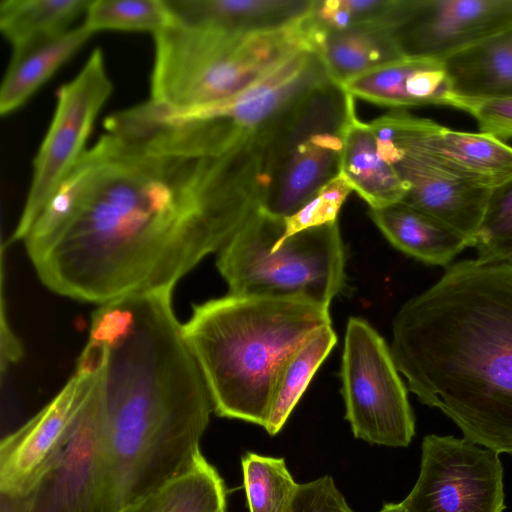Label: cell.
<instances>
[{
  "label": "cell",
  "instance_id": "cell-1",
  "mask_svg": "<svg viewBox=\"0 0 512 512\" xmlns=\"http://www.w3.org/2000/svg\"><path fill=\"white\" fill-rule=\"evenodd\" d=\"M259 158L254 141L189 155L105 131L11 239L63 297L100 306L174 290L261 208Z\"/></svg>",
  "mask_w": 512,
  "mask_h": 512
},
{
  "label": "cell",
  "instance_id": "cell-2",
  "mask_svg": "<svg viewBox=\"0 0 512 512\" xmlns=\"http://www.w3.org/2000/svg\"><path fill=\"white\" fill-rule=\"evenodd\" d=\"M171 290L125 296L92 313L84 351L99 393L105 512H119L190 470L214 412Z\"/></svg>",
  "mask_w": 512,
  "mask_h": 512
},
{
  "label": "cell",
  "instance_id": "cell-3",
  "mask_svg": "<svg viewBox=\"0 0 512 512\" xmlns=\"http://www.w3.org/2000/svg\"><path fill=\"white\" fill-rule=\"evenodd\" d=\"M395 365L463 438L512 456V263L448 266L392 323Z\"/></svg>",
  "mask_w": 512,
  "mask_h": 512
},
{
  "label": "cell",
  "instance_id": "cell-4",
  "mask_svg": "<svg viewBox=\"0 0 512 512\" xmlns=\"http://www.w3.org/2000/svg\"><path fill=\"white\" fill-rule=\"evenodd\" d=\"M329 307L303 297L227 294L193 305L183 334L219 417L266 425L282 369Z\"/></svg>",
  "mask_w": 512,
  "mask_h": 512
},
{
  "label": "cell",
  "instance_id": "cell-5",
  "mask_svg": "<svg viewBox=\"0 0 512 512\" xmlns=\"http://www.w3.org/2000/svg\"><path fill=\"white\" fill-rule=\"evenodd\" d=\"M153 37L150 99L179 110L228 99L296 53L312 50L300 17L247 34L171 23Z\"/></svg>",
  "mask_w": 512,
  "mask_h": 512
},
{
  "label": "cell",
  "instance_id": "cell-6",
  "mask_svg": "<svg viewBox=\"0 0 512 512\" xmlns=\"http://www.w3.org/2000/svg\"><path fill=\"white\" fill-rule=\"evenodd\" d=\"M284 232V218L260 208L218 252L228 294L303 297L330 306L346 286L338 221L285 238Z\"/></svg>",
  "mask_w": 512,
  "mask_h": 512
},
{
  "label": "cell",
  "instance_id": "cell-7",
  "mask_svg": "<svg viewBox=\"0 0 512 512\" xmlns=\"http://www.w3.org/2000/svg\"><path fill=\"white\" fill-rule=\"evenodd\" d=\"M354 97L330 79L293 104L258 137L261 209L286 218L339 175Z\"/></svg>",
  "mask_w": 512,
  "mask_h": 512
},
{
  "label": "cell",
  "instance_id": "cell-8",
  "mask_svg": "<svg viewBox=\"0 0 512 512\" xmlns=\"http://www.w3.org/2000/svg\"><path fill=\"white\" fill-rule=\"evenodd\" d=\"M340 376L345 419L354 437L393 448L409 446L415 416L408 389L390 346L363 318L347 322Z\"/></svg>",
  "mask_w": 512,
  "mask_h": 512
},
{
  "label": "cell",
  "instance_id": "cell-9",
  "mask_svg": "<svg viewBox=\"0 0 512 512\" xmlns=\"http://www.w3.org/2000/svg\"><path fill=\"white\" fill-rule=\"evenodd\" d=\"M369 126L380 156L390 165L408 157L488 188L512 174V146L492 135L452 130L402 109Z\"/></svg>",
  "mask_w": 512,
  "mask_h": 512
},
{
  "label": "cell",
  "instance_id": "cell-10",
  "mask_svg": "<svg viewBox=\"0 0 512 512\" xmlns=\"http://www.w3.org/2000/svg\"><path fill=\"white\" fill-rule=\"evenodd\" d=\"M499 455L465 438L428 434L416 483L400 503L406 512H504Z\"/></svg>",
  "mask_w": 512,
  "mask_h": 512
},
{
  "label": "cell",
  "instance_id": "cell-11",
  "mask_svg": "<svg viewBox=\"0 0 512 512\" xmlns=\"http://www.w3.org/2000/svg\"><path fill=\"white\" fill-rule=\"evenodd\" d=\"M112 90L103 53L94 49L79 73L57 91L56 109L34 158L30 188L15 230L34 220L78 164Z\"/></svg>",
  "mask_w": 512,
  "mask_h": 512
},
{
  "label": "cell",
  "instance_id": "cell-12",
  "mask_svg": "<svg viewBox=\"0 0 512 512\" xmlns=\"http://www.w3.org/2000/svg\"><path fill=\"white\" fill-rule=\"evenodd\" d=\"M92 376L81 352L76 368L60 391L0 444V493L25 496L55 465L73 436Z\"/></svg>",
  "mask_w": 512,
  "mask_h": 512
},
{
  "label": "cell",
  "instance_id": "cell-13",
  "mask_svg": "<svg viewBox=\"0 0 512 512\" xmlns=\"http://www.w3.org/2000/svg\"><path fill=\"white\" fill-rule=\"evenodd\" d=\"M512 25V0H402L394 35L404 56L443 61Z\"/></svg>",
  "mask_w": 512,
  "mask_h": 512
},
{
  "label": "cell",
  "instance_id": "cell-14",
  "mask_svg": "<svg viewBox=\"0 0 512 512\" xmlns=\"http://www.w3.org/2000/svg\"><path fill=\"white\" fill-rule=\"evenodd\" d=\"M330 79L321 56L303 50L228 99L193 109L168 107V111L182 118H218L252 139L265 134L293 104Z\"/></svg>",
  "mask_w": 512,
  "mask_h": 512
},
{
  "label": "cell",
  "instance_id": "cell-15",
  "mask_svg": "<svg viewBox=\"0 0 512 512\" xmlns=\"http://www.w3.org/2000/svg\"><path fill=\"white\" fill-rule=\"evenodd\" d=\"M94 369L77 428L55 465L24 496V512H105Z\"/></svg>",
  "mask_w": 512,
  "mask_h": 512
},
{
  "label": "cell",
  "instance_id": "cell-16",
  "mask_svg": "<svg viewBox=\"0 0 512 512\" xmlns=\"http://www.w3.org/2000/svg\"><path fill=\"white\" fill-rule=\"evenodd\" d=\"M392 166L407 187L402 202L447 225L474 247L491 188L408 157Z\"/></svg>",
  "mask_w": 512,
  "mask_h": 512
},
{
  "label": "cell",
  "instance_id": "cell-17",
  "mask_svg": "<svg viewBox=\"0 0 512 512\" xmlns=\"http://www.w3.org/2000/svg\"><path fill=\"white\" fill-rule=\"evenodd\" d=\"M354 98L402 109L421 105L450 106L451 86L442 61L402 57L342 84Z\"/></svg>",
  "mask_w": 512,
  "mask_h": 512
},
{
  "label": "cell",
  "instance_id": "cell-18",
  "mask_svg": "<svg viewBox=\"0 0 512 512\" xmlns=\"http://www.w3.org/2000/svg\"><path fill=\"white\" fill-rule=\"evenodd\" d=\"M312 0H165L172 23L247 34L283 27Z\"/></svg>",
  "mask_w": 512,
  "mask_h": 512
},
{
  "label": "cell",
  "instance_id": "cell-19",
  "mask_svg": "<svg viewBox=\"0 0 512 512\" xmlns=\"http://www.w3.org/2000/svg\"><path fill=\"white\" fill-rule=\"evenodd\" d=\"M442 63L453 100L512 98V25Z\"/></svg>",
  "mask_w": 512,
  "mask_h": 512
},
{
  "label": "cell",
  "instance_id": "cell-20",
  "mask_svg": "<svg viewBox=\"0 0 512 512\" xmlns=\"http://www.w3.org/2000/svg\"><path fill=\"white\" fill-rule=\"evenodd\" d=\"M368 215L395 248L429 265L447 266L471 247L462 235L402 201L369 208Z\"/></svg>",
  "mask_w": 512,
  "mask_h": 512
},
{
  "label": "cell",
  "instance_id": "cell-21",
  "mask_svg": "<svg viewBox=\"0 0 512 512\" xmlns=\"http://www.w3.org/2000/svg\"><path fill=\"white\" fill-rule=\"evenodd\" d=\"M83 23L63 34L13 50L0 87V113L21 107L93 35Z\"/></svg>",
  "mask_w": 512,
  "mask_h": 512
},
{
  "label": "cell",
  "instance_id": "cell-22",
  "mask_svg": "<svg viewBox=\"0 0 512 512\" xmlns=\"http://www.w3.org/2000/svg\"><path fill=\"white\" fill-rule=\"evenodd\" d=\"M339 174L369 208L398 203L407 193L395 168L380 156L369 123L357 117L346 131Z\"/></svg>",
  "mask_w": 512,
  "mask_h": 512
},
{
  "label": "cell",
  "instance_id": "cell-23",
  "mask_svg": "<svg viewBox=\"0 0 512 512\" xmlns=\"http://www.w3.org/2000/svg\"><path fill=\"white\" fill-rule=\"evenodd\" d=\"M330 77L340 85L363 73L405 57L392 25H370L329 33L315 46Z\"/></svg>",
  "mask_w": 512,
  "mask_h": 512
},
{
  "label": "cell",
  "instance_id": "cell-24",
  "mask_svg": "<svg viewBox=\"0 0 512 512\" xmlns=\"http://www.w3.org/2000/svg\"><path fill=\"white\" fill-rule=\"evenodd\" d=\"M226 497L223 478L202 456L190 470L119 512H226Z\"/></svg>",
  "mask_w": 512,
  "mask_h": 512
},
{
  "label": "cell",
  "instance_id": "cell-25",
  "mask_svg": "<svg viewBox=\"0 0 512 512\" xmlns=\"http://www.w3.org/2000/svg\"><path fill=\"white\" fill-rule=\"evenodd\" d=\"M91 0H3L0 3V29L18 50L63 34Z\"/></svg>",
  "mask_w": 512,
  "mask_h": 512
},
{
  "label": "cell",
  "instance_id": "cell-26",
  "mask_svg": "<svg viewBox=\"0 0 512 512\" xmlns=\"http://www.w3.org/2000/svg\"><path fill=\"white\" fill-rule=\"evenodd\" d=\"M336 342L337 336L332 324L323 326L288 359L278 378L269 416L264 426L269 435L274 436L283 428Z\"/></svg>",
  "mask_w": 512,
  "mask_h": 512
},
{
  "label": "cell",
  "instance_id": "cell-27",
  "mask_svg": "<svg viewBox=\"0 0 512 512\" xmlns=\"http://www.w3.org/2000/svg\"><path fill=\"white\" fill-rule=\"evenodd\" d=\"M402 0H312L302 16L313 49L326 34L355 27L392 25Z\"/></svg>",
  "mask_w": 512,
  "mask_h": 512
},
{
  "label": "cell",
  "instance_id": "cell-28",
  "mask_svg": "<svg viewBox=\"0 0 512 512\" xmlns=\"http://www.w3.org/2000/svg\"><path fill=\"white\" fill-rule=\"evenodd\" d=\"M241 465L249 512H289L299 484L284 458L247 452Z\"/></svg>",
  "mask_w": 512,
  "mask_h": 512
},
{
  "label": "cell",
  "instance_id": "cell-29",
  "mask_svg": "<svg viewBox=\"0 0 512 512\" xmlns=\"http://www.w3.org/2000/svg\"><path fill=\"white\" fill-rule=\"evenodd\" d=\"M83 24L102 30L142 31L152 35L171 24L165 0H91Z\"/></svg>",
  "mask_w": 512,
  "mask_h": 512
},
{
  "label": "cell",
  "instance_id": "cell-30",
  "mask_svg": "<svg viewBox=\"0 0 512 512\" xmlns=\"http://www.w3.org/2000/svg\"><path fill=\"white\" fill-rule=\"evenodd\" d=\"M474 248L481 263H512V174L490 189Z\"/></svg>",
  "mask_w": 512,
  "mask_h": 512
},
{
  "label": "cell",
  "instance_id": "cell-31",
  "mask_svg": "<svg viewBox=\"0 0 512 512\" xmlns=\"http://www.w3.org/2000/svg\"><path fill=\"white\" fill-rule=\"evenodd\" d=\"M352 189L339 174L321 186L294 214L284 218L283 238L300 231L337 222L338 214Z\"/></svg>",
  "mask_w": 512,
  "mask_h": 512
},
{
  "label": "cell",
  "instance_id": "cell-32",
  "mask_svg": "<svg viewBox=\"0 0 512 512\" xmlns=\"http://www.w3.org/2000/svg\"><path fill=\"white\" fill-rule=\"evenodd\" d=\"M451 107L463 110L473 116L482 133L501 140L512 137V98L492 100L454 99Z\"/></svg>",
  "mask_w": 512,
  "mask_h": 512
},
{
  "label": "cell",
  "instance_id": "cell-33",
  "mask_svg": "<svg viewBox=\"0 0 512 512\" xmlns=\"http://www.w3.org/2000/svg\"><path fill=\"white\" fill-rule=\"evenodd\" d=\"M289 512H354L329 475L299 484Z\"/></svg>",
  "mask_w": 512,
  "mask_h": 512
},
{
  "label": "cell",
  "instance_id": "cell-34",
  "mask_svg": "<svg viewBox=\"0 0 512 512\" xmlns=\"http://www.w3.org/2000/svg\"><path fill=\"white\" fill-rule=\"evenodd\" d=\"M23 356L20 340L9 325L5 314L4 297L1 296L0 313V369L1 375L14 366Z\"/></svg>",
  "mask_w": 512,
  "mask_h": 512
},
{
  "label": "cell",
  "instance_id": "cell-35",
  "mask_svg": "<svg viewBox=\"0 0 512 512\" xmlns=\"http://www.w3.org/2000/svg\"><path fill=\"white\" fill-rule=\"evenodd\" d=\"M24 496H10L0 493V512H24Z\"/></svg>",
  "mask_w": 512,
  "mask_h": 512
},
{
  "label": "cell",
  "instance_id": "cell-36",
  "mask_svg": "<svg viewBox=\"0 0 512 512\" xmlns=\"http://www.w3.org/2000/svg\"><path fill=\"white\" fill-rule=\"evenodd\" d=\"M378 512H406L401 503H385Z\"/></svg>",
  "mask_w": 512,
  "mask_h": 512
}]
</instances>
